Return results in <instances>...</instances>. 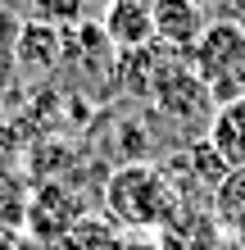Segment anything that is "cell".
<instances>
[{"mask_svg":"<svg viewBox=\"0 0 245 250\" xmlns=\"http://www.w3.org/2000/svg\"><path fill=\"white\" fill-rule=\"evenodd\" d=\"M186 64L218 105L241 100L245 96V27L232 19H213L200 37V46L186 55Z\"/></svg>","mask_w":245,"mask_h":250,"instance_id":"obj_2","label":"cell"},{"mask_svg":"<svg viewBox=\"0 0 245 250\" xmlns=\"http://www.w3.org/2000/svg\"><path fill=\"white\" fill-rule=\"evenodd\" d=\"M200 5H205V0H200Z\"/></svg>","mask_w":245,"mask_h":250,"instance_id":"obj_14","label":"cell"},{"mask_svg":"<svg viewBox=\"0 0 245 250\" xmlns=\"http://www.w3.org/2000/svg\"><path fill=\"white\" fill-rule=\"evenodd\" d=\"M19 32H23V19L9 5H0V100H5V86L14 78V46H19Z\"/></svg>","mask_w":245,"mask_h":250,"instance_id":"obj_11","label":"cell"},{"mask_svg":"<svg viewBox=\"0 0 245 250\" xmlns=\"http://www.w3.org/2000/svg\"><path fill=\"white\" fill-rule=\"evenodd\" d=\"M59 60H64V32H55L37 19H23L19 46H14V68L37 78V73H50Z\"/></svg>","mask_w":245,"mask_h":250,"instance_id":"obj_6","label":"cell"},{"mask_svg":"<svg viewBox=\"0 0 245 250\" xmlns=\"http://www.w3.org/2000/svg\"><path fill=\"white\" fill-rule=\"evenodd\" d=\"M100 27H105L113 50H150L154 41V19H150V0H109L105 14H100Z\"/></svg>","mask_w":245,"mask_h":250,"instance_id":"obj_5","label":"cell"},{"mask_svg":"<svg viewBox=\"0 0 245 250\" xmlns=\"http://www.w3.org/2000/svg\"><path fill=\"white\" fill-rule=\"evenodd\" d=\"M86 5H109V0H86Z\"/></svg>","mask_w":245,"mask_h":250,"instance_id":"obj_13","label":"cell"},{"mask_svg":"<svg viewBox=\"0 0 245 250\" xmlns=\"http://www.w3.org/2000/svg\"><path fill=\"white\" fill-rule=\"evenodd\" d=\"M209 209H213V218H218L232 237L245 232V168H232L218 182V191L209 196Z\"/></svg>","mask_w":245,"mask_h":250,"instance_id":"obj_8","label":"cell"},{"mask_svg":"<svg viewBox=\"0 0 245 250\" xmlns=\"http://www.w3.org/2000/svg\"><path fill=\"white\" fill-rule=\"evenodd\" d=\"M150 19H154V41L182 55H191L209 27L200 0H150Z\"/></svg>","mask_w":245,"mask_h":250,"instance_id":"obj_3","label":"cell"},{"mask_svg":"<svg viewBox=\"0 0 245 250\" xmlns=\"http://www.w3.org/2000/svg\"><path fill=\"white\" fill-rule=\"evenodd\" d=\"M105 205H109V218L118 228H132V232H150V228H168L177 218V196L164 178V168L154 164H118L105 182Z\"/></svg>","mask_w":245,"mask_h":250,"instance_id":"obj_1","label":"cell"},{"mask_svg":"<svg viewBox=\"0 0 245 250\" xmlns=\"http://www.w3.org/2000/svg\"><path fill=\"white\" fill-rule=\"evenodd\" d=\"M209 146L223 155L227 168H245V96L241 100H227V105L213 109L209 119Z\"/></svg>","mask_w":245,"mask_h":250,"instance_id":"obj_7","label":"cell"},{"mask_svg":"<svg viewBox=\"0 0 245 250\" xmlns=\"http://www.w3.org/2000/svg\"><path fill=\"white\" fill-rule=\"evenodd\" d=\"M123 232L109 218H82V223L64 237V250H123Z\"/></svg>","mask_w":245,"mask_h":250,"instance_id":"obj_9","label":"cell"},{"mask_svg":"<svg viewBox=\"0 0 245 250\" xmlns=\"http://www.w3.org/2000/svg\"><path fill=\"white\" fill-rule=\"evenodd\" d=\"M154 100H159V109L168 114V119L191 123L213 96L205 91V82L191 73V64H168V68H159V78H154Z\"/></svg>","mask_w":245,"mask_h":250,"instance_id":"obj_4","label":"cell"},{"mask_svg":"<svg viewBox=\"0 0 245 250\" xmlns=\"http://www.w3.org/2000/svg\"><path fill=\"white\" fill-rule=\"evenodd\" d=\"M37 23L55 27V32H73L86 23V0H27Z\"/></svg>","mask_w":245,"mask_h":250,"instance_id":"obj_10","label":"cell"},{"mask_svg":"<svg viewBox=\"0 0 245 250\" xmlns=\"http://www.w3.org/2000/svg\"><path fill=\"white\" fill-rule=\"evenodd\" d=\"M123 250H164V246H159V241H150V237H127Z\"/></svg>","mask_w":245,"mask_h":250,"instance_id":"obj_12","label":"cell"}]
</instances>
